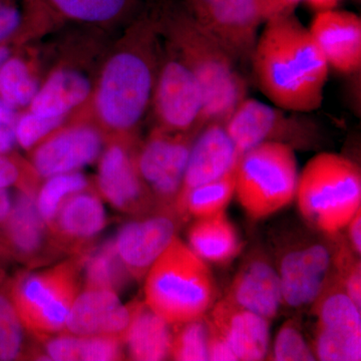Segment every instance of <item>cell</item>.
Returning a JSON list of instances; mask_svg holds the SVG:
<instances>
[{
	"instance_id": "cell-1",
	"label": "cell",
	"mask_w": 361,
	"mask_h": 361,
	"mask_svg": "<svg viewBox=\"0 0 361 361\" xmlns=\"http://www.w3.org/2000/svg\"><path fill=\"white\" fill-rule=\"evenodd\" d=\"M250 63L259 90L273 106L299 114L322 106L329 63L295 13L265 21Z\"/></svg>"
},
{
	"instance_id": "cell-2",
	"label": "cell",
	"mask_w": 361,
	"mask_h": 361,
	"mask_svg": "<svg viewBox=\"0 0 361 361\" xmlns=\"http://www.w3.org/2000/svg\"><path fill=\"white\" fill-rule=\"evenodd\" d=\"M144 294L149 310L176 326L205 317L218 288L209 263L177 236L145 276Z\"/></svg>"
},
{
	"instance_id": "cell-3",
	"label": "cell",
	"mask_w": 361,
	"mask_h": 361,
	"mask_svg": "<svg viewBox=\"0 0 361 361\" xmlns=\"http://www.w3.org/2000/svg\"><path fill=\"white\" fill-rule=\"evenodd\" d=\"M311 231L291 235L277 248L274 262L283 306L291 310L312 306L357 258L341 233Z\"/></svg>"
},
{
	"instance_id": "cell-4",
	"label": "cell",
	"mask_w": 361,
	"mask_h": 361,
	"mask_svg": "<svg viewBox=\"0 0 361 361\" xmlns=\"http://www.w3.org/2000/svg\"><path fill=\"white\" fill-rule=\"evenodd\" d=\"M180 59L193 71L204 99V123H225L246 99L245 78L231 54L190 13L188 7L170 16Z\"/></svg>"
},
{
	"instance_id": "cell-5",
	"label": "cell",
	"mask_w": 361,
	"mask_h": 361,
	"mask_svg": "<svg viewBox=\"0 0 361 361\" xmlns=\"http://www.w3.org/2000/svg\"><path fill=\"white\" fill-rule=\"evenodd\" d=\"M295 200L308 227L339 234L361 209L360 166L341 154H317L298 176Z\"/></svg>"
},
{
	"instance_id": "cell-6",
	"label": "cell",
	"mask_w": 361,
	"mask_h": 361,
	"mask_svg": "<svg viewBox=\"0 0 361 361\" xmlns=\"http://www.w3.org/2000/svg\"><path fill=\"white\" fill-rule=\"evenodd\" d=\"M298 176L295 149L282 142H262L240 157L235 195L252 220L264 219L295 200Z\"/></svg>"
},
{
	"instance_id": "cell-7",
	"label": "cell",
	"mask_w": 361,
	"mask_h": 361,
	"mask_svg": "<svg viewBox=\"0 0 361 361\" xmlns=\"http://www.w3.org/2000/svg\"><path fill=\"white\" fill-rule=\"evenodd\" d=\"M85 259H73L26 275L13 292L14 307L23 327L39 337L65 330L71 307L80 294Z\"/></svg>"
},
{
	"instance_id": "cell-8",
	"label": "cell",
	"mask_w": 361,
	"mask_h": 361,
	"mask_svg": "<svg viewBox=\"0 0 361 361\" xmlns=\"http://www.w3.org/2000/svg\"><path fill=\"white\" fill-rule=\"evenodd\" d=\"M154 89V73L148 56L135 51L116 54L102 73L97 109L109 127L134 128L146 113Z\"/></svg>"
},
{
	"instance_id": "cell-9",
	"label": "cell",
	"mask_w": 361,
	"mask_h": 361,
	"mask_svg": "<svg viewBox=\"0 0 361 361\" xmlns=\"http://www.w3.org/2000/svg\"><path fill=\"white\" fill-rule=\"evenodd\" d=\"M255 99H244L225 122L240 154L266 142L289 145L294 149L317 140V126L303 114L292 113Z\"/></svg>"
},
{
	"instance_id": "cell-10",
	"label": "cell",
	"mask_w": 361,
	"mask_h": 361,
	"mask_svg": "<svg viewBox=\"0 0 361 361\" xmlns=\"http://www.w3.org/2000/svg\"><path fill=\"white\" fill-rule=\"evenodd\" d=\"M186 6L238 65L250 63L264 23L258 0H186Z\"/></svg>"
},
{
	"instance_id": "cell-11",
	"label": "cell",
	"mask_w": 361,
	"mask_h": 361,
	"mask_svg": "<svg viewBox=\"0 0 361 361\" xmlns=\"http://www.w3.org/2000/svg\"><path fill=\"white\" fill-rule=\"evenodd\" d=\"M168 132V130H167ZM157 133L135 159L142 182L160 209L174 210L188 159L198 133Z\"/></svg>"
},
{
	"instance_id": "cell-12",
	"label": "cell",
	"mask_w": 361,
	"mask_h": 361,
	"mask_svg": "<svg viewBox=\"0 0 361 361\" xmlns=\"http://www.w3.org/2000/svg\"><path fill=\"white\" fill-rule=\"evenodd\" d=\"M155 101L157 115L168 132L198 133L205 126L200 84L182 59H171L161 68Z\"/></svg>"
},
{
	"instance_id": "cell-13",
	"label": "cell",
	"mask_w": 361,
	"mask_h": 361,
	"mask_svg": "<svg viewBox=\"0 0 361 361\" xmlns=\"http://www.w3.org/2000/svg\"><path fill=\"white\" fill-rule=\"evenodd\" d=\"M180 217L174 210L140 216L121 228L114 239L116 253L130 277L141 280L177 237Z\"/></svg>"
},
{
	"instance_id": "cell-14",
	"label": "cell",
	"mask_w": 361,
	"mask_h": 361,
	"mask_svg": "<svg viewBox=\"0 0 361 361\" xmlns=\"http://www.w3.org/2000/svg\"><path fill=\"white\" fill-rule=\"evenodd\" d=\"M225 298L272 322L283 306L274 260L262 248L251 251L232 280Z\"/></svg>"
},
{
	"instance_id": "cell-15",
	"label": "cell",
	"mask_w": 361,
	"mask_h": 361,
	"mask_svg": "<svg viewBox=\"0 0 361 361\" xmlns=\"http://www.w3.org/2000/svg\"><path fill=\"white\" fill-rule=\"evenodd\" d=\"M99 189L116 210L144 216L156 210V202L142 182L135 160L120 145L104 152L99 167Z\"/></svg>"
},
{
	"instance_id": "cell-16",
	"label": "cell",
	"mask_w": 361,
	"mask_h": 361,
	"mask_svg": "<svg viewBox=\"0 0 361 361\" xmlns=\"http://www.w3.org/2000/svg\"><path fill=\"white\" fill-rule=\"evenodd\" d=\"M238 361L264 360L269 351L270 322L223 297L205 316Z\"/></svg>"
},
{
	"instance_id": "cell-17",
	"label": "cell",
	"mask_w": 361,
	"mask_h": 361,
	"mask_svg": "<svg viewBox=\"0 0 361 361\" xmlns=\"http://www.w3.org/2000/svg\"><path fill=\"white\" fill-rule=\"evenodd\" d=\"M308 30L319 47L329 68L341 75L361 70V18L348 11H318Z\"/></svg>"
},
{
	"instance_id": "cell-18",
	"label": "cell",
	"mask_w": 361,
	"mask_h": 361,
	"mask_svg": "<svg viewBox=\"0 0 361 361\" xmlns=\"http://www.w3.org/2000/svg\"><path fill=\"white\" fill-rule=\"evenodd\" d=\"M134 305H123L118 293L85 289L71 307L65 330L75 336H115L122 338L132 320Z\"/></svg>"
},
{
	"instance_id": "cell-19",
	"label": "cell",
	"mask_w": 361,
	"mask_h": 361,
	"mask_svg": "<svg viewBox=\"0 0 361 361\" xmlns=\"http://www.w3.org/2000/svg\"><path fill=\"white\" fill-rule=\"evenodd\" d=\"M240 157L225 123H206L192 145L180 193L220 179L236 168Z\"/></svg>"
},
{
	"instance_id": "cell-20",
	"label": "cell",
	"mask_w": 361,
	"mask_h": 361,
	"mask_svg": "<svg viewBox=\"0 0 361 361\" xmlns=\"http://www.w3.org/2000/svg\"><path fill=\"white\" fill-rule=\"evenodd\" d=\"M102 145L101 135L92 128H73L40 144L33 155V167L45 179L75 172L96 160Z\"/></svg>"
},
{
	"instance_id": "cell-21",
	"label": "cell",
	"mask_w": 361,
	"mask_h": 361,
	"mask_svg": "<svg viewBox=\"0 0 361 361\" xmlns=\"http://www.w3.org/2000/svg\"><path fill=\"white\" fill-rule=\"evenodd\" d=\"M188 246L207 263L228 265L241 253V239L226 211L198 218L187 233Z\"/></svg>"
},
{
	"instance_id": "cell-22",
	"label": "cell",
	"mask_w": 361,
	"mask_h": 361,
	"mask_svg": "<svg viewBox=\"0 0 361 361\" xmlns=\"http://www.w3.org/2000/svg\"><path fill=\"white\" fill-rule=\"evenodd\" d=\"M172 326L149 310L146 303L135 304L132 320L123 337L130 360H168L172 345Z\"/></svg>"
},
{
	"instance_id": "cell-23",
	"label": "cell",
	"mask_w": 361,
	"mask_h": 361,
	"mask_svg": "<svg viewBox=\"0 0 361 361\" xmlns=\"http://www.w3.org/2000/svg\"><path fill=\"white\" fill-rule=\"evenodd\" d=\"M106 225V210L101 199L82 191L63 202L49 229L66 241L84 243L103 231Z\"/></svg>"
},
{
	"instance_id": "cell-24",
	"label": "cell",
	"mask_w": 361,
	"mask_h": 361,
	"mask_svg": "<svg viewBox=\"0 0 361 361\" xmlns=\"http://www.w3.org/2000/svg\"><path fill=\"white\" fill-rule=\"evenodd\" d=\"M90 92V80L84 75L75 71H58L37 90L30 104V111L51 118H63L84 103Z\"/></svg>"
},
{
	"instance_id": "cell-25",
	"label": "cell",
	"mask_w": 361,
	"mask_h": 361,
	"mask_svg": "<svg viewBox=\"0 0 361 361\" xmlns=\"http://www.w3.org/2000/svg\"><path fill=\"white\" fill-rule=\"evenodd\" d=\"M6 221L7 236L18 253L33 255L42 248L47 226L39 216L33 194L18 195Z\"/></svg>"
},
{
	"instance_id": "cell-26",
	"label": "cell",
	"mask_w": 361,
	"mask_h": 361,
	"mask_svg": "<svg viewBox=\"0 0 361 361\" xmlns=\"http://www.w3.org/2000/svg\"><path fill=\"white\" fill-rule=\"evenodd\" d=\"M235 169L220 179L178 195L175 212L180 218L198 219L226 211L235 195Z\"/></svg>"
},
{
	"instance_id": "cell-27",
	"label": "cell",
	"mask_w": 361,
	"mask_h": 361,
	"mask_svg": "<svg viewBox=\"0 0 361 361\" xmlns=\"http://www.w3.org/2000/svg\"><path fill=\"white\" fill-rule=\"evenodd\" d=\"M316 329L334 334H361V310L349 298L341 282L332 285L311 306Z\"/></svg>"
},
{
	"instance_id": "cell-28",
	"label": "cell",
	"mask_w": 361,
	"mask_h": 361,
	"mask_svg": "<svg viewBox=\"0 0 361 361\" xmlns=\"http://www.w3.org/2000/svg\"><path fill=\"white\" fill-rule=\"evenodd\" d=\"M85 289H104L118 293L130 275L116 253L114 240L106 242L85 259Z\"/></svg>"
},
{
	"instance_id": "cell-29",
	"label": "cell",
	"mask_w": 361,
	"mask_h": 361,
	"mask_svg": "<svg viewBox=\"0 0 361 361\" xmlns=\"http://www.w3.org/2000/svg\"><path fill=\"white\" fill-rule=\"evenodd\" d=\"M87 187V178L78 171L47 178L35 196L37 211L47 228L54 222L63 202L73 195L85 191Z\"/></svg>"
},
{
	"instance_id": "cell-30",
	"label": "cell",
	"mask_w": 361,
	"mask_h": 361,
	"mask_svg": "<svg viewBox=\"0 0 361 361\" xmlns=\"http://www.w3.org/2000/svg\"><path fill=\"white\" fill-rule=\"evenodd\" d=\"M39 85L21 59H6L0 68V97L18 108L30 104Z\"/></svg>"
},
{
	"instance_id": "cell-31",
	"label": "cell",
	"mask_w": 361,
	"mask_h": 361,
	"mask_svg": "<svg viewBox=\"0 0 361 361\" xmlns=\"http://www.w3.org/2000/svg\"><path fill=\"white\" fill-rule=\"evenodd\" d=\"M173 334L170 357L177 361L208 360L209 326L206 317L179 324Z\"/></svg>"
},
{
	"instance_id": "cell-32",
	"label": "cell",
	"mask_w": 361,
	"mask_h": 361,
	"mask_svg": "<svg viewBox=\"0 0 361 361\" xmlns=\"http://www.w3.org/2000/svg\"><path fill=\"white\" fill-rule=\"evenodd\" d=\"M130 0H49L66 18L87 23L113 20L125 11Z\"/></svg>"
},
{
	"instance_id": "cell-33",
	"label": "cell",
	"mask_w": 361,
	"mask_h": 361,
	"mask_svg": "<svg viewBox=\"0 0 361 361\" xmlns=\"http://www.w3.org/2000/svg\"><path fill=\"white\" fill-rule=\"evenodd\" d=\"M271 360L314 361L312 348L304 338L300 327L293 319L288 320L278 331Z\"/></svg>"
},
{
	"instance_id": "cell-34",
	"label": "cell",
	"mask_w": 361,
	"mask_h": 361,
	"mask_svg": "<svg viewBox=\"0 0 361 361\" xmlns=\"http://www.w3.org/2000/svg\"><path fill=\"white\" fill-rule=\"evenodd\" d=\"M23 329L13 301L0 295V360H14L20 356Z\"/></svg>"
},
{
	"instance_id": "cell-35",
	"label": "cell",
	"mask_w": 361,
	"mask_h": 361,
	"mask_svg": "<svg viewBox=\"0 0 361 361\" xmlns=\"http://www.w3.org/2000/svg\"><path fill=\"white\" fill-rule=\"evenodd\" d=\"M61 122L63 118H51L30 111L16 121L14 128L16 142L23 149H32L47 135L51 134L52 130H56Z\"/></svg>"
},
{
	"instance_id": "cell-36",
	"label": "cell",
	"mask_w": 361,
	"mask_h": 361,
	"mask_svg": "<svg viewBox=\"0 0 361 361\" xmlns=\"http://www.w3.org/2000/svg\"><path fill=\"white\" fill-rule=\"evenodd\" d=\"M123 341L115 336H80L78 360L114 361L123 360Z\"/></svg>"
},
{
	"instance_id": "cell-37",
	"label": "cell",
	"mask_w": 361,
	"mask_h": 361,
	"mask_svg": "<svg viewBox=\"0 0 361 361\" xmlns=\"http://www.w3.org/2000/svg\"><path fill=\"white\" fill-rule=\"evenodd\" d=\"M45 353L49 360L77 361L80 353V336L66 334L47 342Z\"/></svg>"
},
{
	"instance_id": "cell-38",
	"label": "cell",
	"mask_w": 361,
	"mask_h": 361,
	"mask_svg": "<svg viewBox=\"0 0 361 361\" xmlns=\"http://www.w3.org/2000/svg\"><path fill=\"white\" fill-rule=\"evenodd\" d=\"M341 285L349 298L361 310V262L356 258L344 272Z\"/></svg>"
},
{
	"instance_id": "cell-39",
	"label": "cell",
	"mask_w": 361,
	"mask_h": 361,
	"mask_svg": "<svg viewBox=\"0 0 361 361\" xmlns=\"http://www.w3.org/2000/svg\"><path fill=\"white\" fill-rule=\"evenodd\" d=\"M303 0H258L264 23L274 16L294 13L296 6Z\"/></svg>"
},
{
	"instance_id": "cell-40",
	"label": "cell",
	"mask_w": 361,
	"mask_h": 361,
	"mask_svg": "<svg viewBox=\"0 0 361 361\" xmlns=\"http://www.w3.org/2000/svg\"><path fill=\"white\" fill-rule=\"evenodd\" d=\"M208 360L238 361L224 339L218 336L210 327H209Z\"/></svg>"
},
{
	"instance_id": "cell-41",
	"label": "cell",
	"mask_w": 361,
	"mask_h": 361,
	"mask_svg": "<svg viewBox=\"0 0 361 361\" xmlns=\"http://www.w3.org/2000/svg\"><path fill=\"white\" fill-rule=\"evenodd\" d=\"M21 16L16 7L0 4V42L13 35L20 25Z\"/></svg>"
},
{
	"instance_id": "cell-42",
	"label": "cell",
	"mask_w": 361,
	"mask_h": 361,
	"mask_svg": "<svg viewBox=\"0 0 361 361\" xmlns=\"http://www.w3.org/2000/svg\"><path fill=\"white\" fill-rule=\"evenodd\" d=\"M346 231V241L356 256L361 255V209L351 218L344 228Z\"/></svg>"
},
{
	"instance_id": "cell-43",
	"label": "cell",
	"mask_w": 361,
	"mask_h": 361,
	"mask_svg": "<svg viewBox=\"0 0 361 361\" xmlns=\"http://www.w3.org/2000/svg\"><path fill=\"white\" fill-rule=\"evenodd\" d=\"M18 176L20 172L13 161L4 158L2 154H0V189H6L13 186L18 180Z\"/></svg>"
},
{
	"instance_id": "cell-44",
	"label": "cell",
	"mask_w": 361,
	"mask_h": 361,
	"mask_svg": "<svg viewBox=\"0 0 361 361\" xmlns=\"http://www.w3.org/2000/svg\"><path fill=\"white\" fill-rule=\"evenodd\" d=\"M16 132L13 127L0 122V154L7 153L16 144Z\"/></svg>"
},
{
	"instance_id": "cell-45",
	"label": "cell",
	"mask_w": 361,
	"mask_h": 361,
	"mask_svg": "<svg viewBox=\"0 0 361 361\" xmlns=\"http://www.w3.org/2000/svg\"><path fill=\"white\" fill-rule=\"evenodd\" d=\"M16 106L0 97V122L9 127L16 128Z\"/></svg>"
},
{
	"instance_id": "cell-46",
	"label": "cell",
	"mask_w": 361,
	"mask_h": 361,
	"mask_svg": "<svg viewBox=\"0 0 361 361\" xmlns=\"http://www.w3.org/2000/svg\"><path fill=\"white\" fill-rule=\"evenodd\" d=\"M315 13L336 8L341 0H303Z\"/></svg>"
},
{
	"instance_id": "cell-47",
	"label": "cell",
	"mask_w": 361,
	"mask_h": 361,
	"mask_svg": "<svg viewBox=\"0 0 361 361\" xmlns=\"http://www.w3.org/2000/svg\"><path fill=\"white\" fill-rule=\"evenodd\" d=\"M11 197L7 193L6 189H0V223L6 221L7 216L11 212Z\"/></svg>"
},
{
	"instance_id": "cell-48",
	"label": "cell",
	"mask_w": 361,
	"mask_h": 361,
	"mask_svg": "<svg viewBox=\"0 0 361 361\" xmlns=\"http://www.w3.org/2000/svg\"><path fill=\"white\" fill-rule=\"evenodd\" d=\"M9 51L7 47H0V68L6 63V59H8Z\"/></svg>"
}]
</instances>
